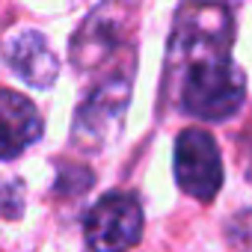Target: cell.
Segmentation results:
<instances>
[{"label": "cell", "mask_w": 252, "mask_h": 252, "mask_svg": "<svg viewBox=\"0 0 252 252\" xmlns=\"http://www.w3.org/2000/svg\"><path fill=\"white\" fill-rule=\"evenodd\" d=\"M234 24L225 6H181L166 48V92L193 119L225 122L246 98V77L231 60Z\"/></svg>", "instance_id": "cell-1"}, {"label": "cell", "mask_w": 252, "mask_h": 252, "mask_svg": "<svg viewBox=\"0 0 252 252\" xmlns=\"http://www.w3.org/2000/svg\"><path fill=\"white\" fill-rule=\"evenodd\" d=\"M125 12L122 6H98L86 21L83 27L77 30L74 42H71V63L74 68L89 77V74H98L95 86L107 77L104 65L107 63H122L134 57V48L128 42V36H125V30H128V21H125Z\"/></svg>", "instance_id": "cell-2"}, {"label": "cell", "mask_w": 252, "mask_h": 252, "mask_svg": "<svg viewBox=\"0 0 252 252\" xmlns=\"http://www.w3.org/2000/svg\"><path fill=\"white\" fill-rule=\"evenodd\" d=\"M92 252H128L143 234V208L131 193H104L83 220Z\"/></svg>", "instance_id": "cell-3"}, {"label": "cell", "mask_w": 252, "mask_h": 252, "mask_svg": "<svg viewBox=\"0 0 252 252\" xmlns=\"http://www.w3.org/2000/svg\"><path fill=\"white\" fill-rule=\"evenodd\" d=\"M175 181L178 187L199 199L211 202L222 187V158L214 137L202 128H184L175 140Z\"/></svg>", "instance_id": "cell-4"}, {"label": "cell", "mask_w": 252, "mask_h": 252, "mask_svg": "<svg viewBox=\"0 0 252 252\" xmlns=\"http://www.w3.org/2000/svg\"><path fill=\"white\" fill-rule=\"evenodd\" d=\"M131 98V77H113L107 83L92 86L89 98L77 107L71 140L80 149H101L116 128H122V116Z\"/></svg>", "instance_id": "cell-5"}, {"label": "cell", "mask_w": 252, "mask_h": 252, "mask_svg": "<svg viewBox=\"0 0 252 252\" xmlns=\"http://www.w3.org/2000/svg\"><path fill=\"white\" fill-rule=\"evenodd\" d=\"M3 60L33 89L54 86V80L60 74V63H57L48 39L39 30H18V33H12L6 39V45H3Z\"/></svg>", "instance_id": "cell-6"}, {"label": "cell", "mask_w": 252, "mask_h": 252, "mask_svg": "<svg viewBox=\"0 0 252 252\" xmlns=\"http://www.w3.org/2000/svg\"><path fill=\"white\" fill-rule=\"evenodd\" d=\"M0 116H3V160H12L15 155H21L45 131L36 104L12 89L0 95Z\"/></svg>", "instance_id": "cell-7"}, {"label": "cell", "mask_w": 252, "mask_h": 252, "mask_svg": "<svg viewBox=\"0 0 252 252\" xmlns=\"http://www.w3.org/2000/svg\"><path fill=\"white\" fill-rule=\"evenodd\" d=\"M225 234H228V243H231L237 252H252V208L237 211V214L228 220Z\"/></svg>", "instance_id": "cell-8"}, {"label": "cell", "mask_w": 252, "mask_h": 252, "mask_svg": "<svg viewBox=\"0 0 252 252\" xmlns=\"http://www.w3.org/2000/svg\"><path fill=\"white\" fill-rule=\"evenodd\" d=\"M243 175H246V181L252 184V134H249V140H246V160H243Z\"/></svg>", "instance_id": "cell-9"}]
</instances>
